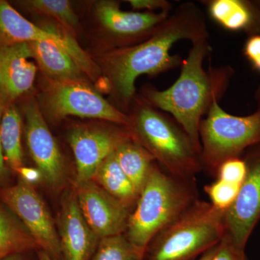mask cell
Here are the masks:
<instances>
[{
    "label": "cell",
    "instance_id": "17",
    "mask_svg": "<svg viewBox=\"0 0 260 260\" xmlns=\"http://www.w3.org/2000/svg\"><path fill=\"white\" fill-rule=\"evenodd\" d=\"M32 57L53 81H84L83 72L60 48L51 43H28Z\"/></svg>",
    "mask_w": 260,
    "mask_h": 260
},
{
    "label": "cell",
    "instance_id": "28",
    "mask_svg": "<svg viewBox=\"0 0 260 260\" xmlns=\"http://www.w3.org/2000/svg\"><path fill=\"white\" fill-rule=\"evenodd\" d=\"M210 260H249L245 251L238 249L233 245L226 237L215 246L213 256Z\"/></svg>",
    "mask_w": 260,
    "mask_h": 260
},
{
    "label": "cell",
    "instance_id": "19",
    "mask_svg": "<svg viewBox=\"0 0 260 260\" xmlns=\"http://www.w3.org/2000/svg\"><path fill=\"white\" fill-rule=\"evenodd\" d=\"M114 154L123 172L140 195L155 162V158L133 138L123 142L116 148Z\"/></svg>",
    "mask_w": 260,
    "mask_h": 260
},
{
    "label": "cell",
    "instance_id": "30",
    "mask_svg": "<svg viewBox=\"0 0 260 260\" xmlns=\"http://www.w3.org/2000/svg\"><path fill=\"white\" fill-rule=\"evenodd\" d=\"M244 55L256 70L260 71V35H254L246 41Z\"/></svg>",
    "mask_w": 260,
    "mask_h": 260
},
{
    "label": "cell",
    "instance_id": "13",
    "mask_svg": "<svg viewBox=\"0 0 260 260\" xmlns=\"http://www.w3.org/2000/svg\"><path fill=\"white\" fill-rule=\"evenodd\" d=\"M58 233L62 260L91 259L100 239L84 218L75 191L61 200Z\"/></svg>",
    "mask_w": 260,
    "mask_h": 260
},
{
    "label": "cell",
    "instance_id": "1",
    "mask_svg": "<svg viewBox=\"0 0 260 260\" xmlns=\"http://www.w3.org/2000/svg\"><path fill=\"white\" fill-rule=\"evenodd\" d=\"M209 39L204 13L194 3H181L148 39L131 47L113 49L104 68L118 102L126 107L135 98V81L143 75L155 76L182 64L171 49L181 40L191 43Z\"/></svg>",
    "mask_w": 260,
    "mask_h": 260
},
{
    "label": "cell",
    "instance_id": "18",
    "mask_svg": "<svg viewBox=\"0 0 260 260\" xmlns=\"http://www.w3.org/2000/svg\"><path fill=\"white\" fill-rule=\"evenodd\" d=\"M92 181L128 210L136 205L139 194L137 192L129 178L123 172L114 153L104 160L95 172Z\"/></svg>",
    "mask_w": 260,
    "mask_h": 260
},
{
    "label": "cell",
    "instance_id": "6",
    "mask_svg": "<svg viewBox=\"0 0 260 260\" xmlns=\"http://www.w3.org/2000/svg\"><path fill=\"white\" fill-rule=\"evenodd\" d=\"M206 115L199 129L202 166L217 171L222 162L260 144V109L250 115L234 116L215 101Z\"/></svg>",
    "mask_w": 260,
    "mask_h": 260
},
{
    "label": "cell",
    "instance_id": "32",
    "mask_svg": "<svg viewBox=\"0 0 260 260\" xmlns=\"http://www.w3.org/2000/svg\"><path fill=\"white\" fill-rule=\"evenodd\" d=\"M2 260H38L37 251L18 253L7 256Z\"/></svg>",
    "mask_w": 260,
    "mask_h": 260
},
{
    "label": "cell",
    "instance_id": "21",
    "mask_svg": "<svg viewBox=\"0 0 260 260\" xmlns=\"http://www.w3.org/2000/svg\"><path fill=\"white\" fill-rule=\"evenodd\" d=\"M0 134L5 161L18 174L24 167L21 145L22 118L13 103L7 104L0 122Z\"/></svg>",
    "mask_w": 260,
    "mask_h": 260
},
{
    "label": "cell",
    "instance_id": "22",
    "mask_svg": "<svg viewBox=\"0 0 260 260\" xmlns=\"http://www.w3.org/2000/svg\"><path fill=\"white\" fill-rule=\"evenodd\" d=\"M207 3L210 16L226 30L251 28L258 18L255 8L244 1L213 0Z\"/></svg>",
    "mask_w": 260,
    "mask_h": 260
},
{
    "label": "cell",
    "instance_id": "14",
    "mask_svg": "<svg viewBox=\"0 0 260 260\" xmlns=\"http://www.w3.org/2000/svg\"><path fill=\"white\" fill-rule=\"evenodd\" d=\"M95 12L104 28L119 42L145 40L171 14L158 12H125L116 2L102 1Z\"/></svg>",
    "mask_w": 260,
    "mask_h": 260
},
{
    "label": "cell",
    "instance_id": "24",
    "mask_svg": "<svg viewBox=\"0 0 260 260\" xmlns=\"http://www.w3.org/2000/svg\"><path fill=\"white\" fill-rule=\"evenodd\" d=\"M29 8L49 15L68 30H75L78 26V18L69 1L66 0H30L25 3Z\"/></svg>",
    "mask_w": 260,
    "mask_h": 260
},
{
    "label": "cell",
    "instance_id": "36",
    "mask_svg": "<svg viewBox=\"0 0 260 260\" xmlns=\"http://www.w3.org/2000/svg\"><path fill=\"white\" fill-rule=\"evenodd\" d=\"M257 5V7H256V8H255L256 12H257V14L260 16V2L259 3H256V4Z\"/></svg>",
    "mask_w": 260,
    "mask_h": 260
},
{
    "label": "cell",
    "instance_id": "26",
    "mask_svg": "<svg viewBox=\"0 0 260 260\" xmlns=\"http://www.w3.org/2000/svg\"><path fill=\"white\" fill-rule=\"evenodd\" d=\"M240 186L218 179L207 186L205 190L211 201L210 203L215 208L225 211L237 198Z\"/></svg>",
    "mask_w": 260,
    "mask_h": 260
},
{
    "label": "cell",
    "instance_id": "33",
    "mask_svg": "<svg viewBox=\"0 0 260 260\" xmlns=\"http://www.w3.org/2000/svg\"><path fill=\"white\" fill-rule=\"evenodd\" d=\"M37 254L38 260H52L45 251L41 250V249H37Z\"/></svg>",
    "mask_w": 260,
    "mask_h": 260
},
{
    "label": "cell",
    "instance_id": "23",
    "mask_svg": "<svg viewBox=\"0 0 260 260\" xmlns=\"http://www.w3.org/2000/svg\"><path fill=\"white\" fill-rule=\"evenodd\" d=\"M45 30L56 32L62 39L64 45L61 50L64 51L68 56L79 67L83 73L90 78H96L101 74L100 68L84 51L75 40L70 30L61 23H47L42 27Z\"/></svg>",
    "mask_w": 260,
    "mask_h": 260
},
{
    "label": "cell",
    "instance_id": "31",
    "mask_svg": "<svg viewBox=\"0 0 260 260\" xmlns=\"http://www.w3.org/2000/svg\"><path fill=\"white\" fill-rule=\"evenodd\" d=\"M7 102L0 95V122H1L2 115L3 111L6 107ZM4 151H3V144H2L1 134H0V184H3L8 177V169L5 164Z\"/></svg>",
    "mask_w": 260,
    "mask_h": 260
},
{
    "label": "cell",
    "instance_id": "29",
    "mask_svg": "<svg viewBox=\"0 0 260 260\" xmlns=\"http://www.w3.org/2000/svg\"><path fill=\"white\" fill-rule=\"evenodd\" d=\"M127 3L135 10H148L152 13H164L171 14L173 10L172 3L167 0H128Z\"/></svg>",
    "mask_w": 260,
    "mask_h": 260
},
{
    "label": "cell",
    "instance_id": "15",
    "mask_svg": "<svg viewBox=\"0 0 260 260\" xmlns=\"http://www.w3.org/2000/svg\"><path fill=\"white\" fill-rule=\"evenodd\" d=\"M28 43L0 47V95L7 104L31 89L37 68Z\"/></svg>",
    "mask_w": 260,
    "mask_h": 260
},
{
    "label": "cell",
    "instance_id": "8",
    "mask_svg": "<svg viewBox=\"0 0 260 260\" xmlns=\"http://www.w3.org/2000/svg\"><path fill=\"white\" fill-rule=\"evenodd\" d=\"M0 200L16 215L52 260H62L59 233L49 210L31 183L19 177L14 185L0 189Z\"/></svg>",
    "mask_w": 260,
    "mask_h": 260
},
{
    "label": "cell",
    "instance_id": "11",
    "mask_svg": "<svg viewBox=\"0 0 260 260\" xmlns=\"http://www.w3.org/2000/svg\"><path fill=\"white\" fill-rule=\"evenodd\" d=\"M25 138L30 156L47 185L60 189L66 180L64 158L35 100L25 107Z\"/></svg>",
    "mask_w": 260,
    "mask_h": 260
},
{
    "label": "cell",
    "instance_id": "4",
    "mask_svg": "<svg viewBox=\"0 0 260 260\" xmlns=\"http://www.w3.org/2000/svg\"><path fill=\"white\" fill-rule=\"evenodd\" d=\"M138 105L126 129L132 138L153 155L170 175L185 179L202 169L200 154L172 116L145 102Z\"/></svg>",
    "mask_w": 260,
    "mask_h": 260
},
{
    "label": "cell",
    "instance_id": "20",
    "mask_svg": "<svg viewBox=\"0 0 260 260\" xmlns=\"http://www.w3.org/2000/svg\"><path fill=\"white\" fill-rule=\"evenodd\" d=\"M38 249L37 243L20 219L0 200V260Z\"/></svg>",
    "mask_w": 260,
    "mask_h": 260
},
{
    "label": "cell",
    "instance_id": "16",
    "mask_svg": "<svg viewBox=\"0 0 260 260\" xmlns=\"http://www.w3.org/2000/svg\"><path fill=\"white\" fill-rule=\"evenodd\" d=\"M47 42L60 48L61 38L37 26L22 16L5 1H0V47L19 43Z\"/></svg>",
    "mask_w": 260,
    "mask_h": 260
},
{
    "label": "cell",
    "instance_id": "34",
    "mask_svg": "<svg viewBox=\"0 0 260 260\" xmlns=\"http://www.w3.org/2000/svg\"><path fill=\"white\" fill-rule=\"evenodd\" d=\"M215 247L210 249L209 251L205 252V254H203V255H201V256L200 257V259L198 260H210L211 259L212 256L213 255L214 251H215Z\"/></svg>",
    "mask_w": 260,
    "mask_h": 260
},
{
    "label": "cell",
    "instance_id": "9",
    "mask_svg": "<svg viewBox=\"0 0 260 260\" xmlns=\"http://www.w3.org/2000/svg\"><path fill=\"white\" fill-rule=\"evenodd\" d=\"M247 173L234 203L224 213L225 237L245 251L246 243L260 220V149L246 159Z\"/></svg>",
    "mask_w": 260,
    "mask_h": 260
},
{
    "label": "cell",
    "instance_id": "5",
    "mask_svg": "<svg viewBox=\"0 0 260 260\" xmlns=\"http://www.w3.org/2000/svg\"><path fill=\"white\" fill-rule=\"evenodd\" d=\"M224 213L211 203L196 200L154 238L143 260H193L203 255L225 237Z\"/></svg>",
    "mask_w": 260,
    "mask_h": 260
},
{
    "label": "cell",
    "instance_id": "2",
    "mask_svg": "<svg viewBox=\"0 0 260 260\" xmlns=\"http://www.w3.org/2000/svg\"><path fill=\"white\" fill-rule=\"evenodd\" d=\"M211 51L209 39L191 43L189 54L181 64L180 75L172 86L160 90L148 86L141 99L149 105L172 116L201 153L199 129L203 116L215 101L226 92L234 70L232 67H210L205 70V58Z\"/></svg>",
    "mask_w": 260,
    "mask_h": 260
},
{
    "label": "cell",
    "instance_id": "10",
    "mask_svg": "<svg viewBox=\"0 0 260 260\" xmlns=\"http://www.w3.org/2000/svg\"><path fill=\"white\" fill-rule=\"evenodd\" d=\"M68 142L76 164L75 184L90 181L101 165L125 140L132 138L126 128L76 126Z\"/></svg>",
    "mask_w": 260,
    "mask_h": 260
},
{
    "label": "cell",
    "instance_id": "3",
    "mask_svg": "<svg viewBox=\"0 0 260 260\" xmlns=\"http://www.w3.org/2000/svg\"><path fill=\"white\" fill-rule=\"evenodd\" d=\"M194 199L185 180L162 172L154 162L125 232L138 260H143L154 238L182 215Z\"/></svg>",
    "mask_w": 260,
    "mask_h": 260
},
{
    "label": "cell",
    "instance_id": "7",
    "mask_svg": "<svg viewBox=\"0 0 260 260\" xmlns=\"http://www.w3.org/2000/svg\"><path fill=\"white\" fill-rule=\"evenodd\" d=\"M43 109L50 119L67 116L95 118L127 128L128 114L108 102L84 81H53L41 95Z\"/></svg>",
    "mask_w": 260,
    "mask_h": 260
},
{
    "label": "cell",
    "instance_id": "12",
    "mask_svg": "<svg viewBox=\"0 0 260 260\" xmlns=\"http://www.w3.org/2000/svg\"><path fill=\"white\" fill-rule=\"evenodd\" d=\"M75 194L84 218L99 239L125 234L129 210L96 183L75 184Z\"/></svg>",
    "mask_w": 260,
    "mask_h": 260
},
{
    "label": "cell",
    "instance_id": "25",
    "mask_svg": "<svg viewBox=\"0 0 260 260\" xmlns=\"http://www.w3.org/2000/svg\"><path fill=\"white\" fill-rule=\"evenodd\" d=\"M90 260H138L124 234L102 238Z\"/></svg>",
    "mask_w": 260,
    "mask_h": 260
},
{
    "label": "cell",
    "instance_id": "27",
    "mask_svg": "<svg viewBox=\"0 0 260 260\" xmlns=\"http://www.w3.org/2000/svg\"><path fill=\"white\" fill-rule=\"evenodd\" d=\"M217 172L219 180L242 185L247 173V165L245 160L236 157L222 162Z\"/></svg>",
    "mask_w": 260,
    "mask_h": 260
},
{
    "label": "cell",
    "instance_id": "35",
    "mask_svg": "<svg viewBox=\"0 0 260 260\" xmlns=\"http://www.w3.org/2000/svg\"><path fill=\"white\" fill-rule=\"evenodd\" d=\"M256 99L259 104V109H260V86L257 88L256 91Z\"/></svg>",
    "mask_w": 260,
    "mask_h": 260
}]
</instances>
